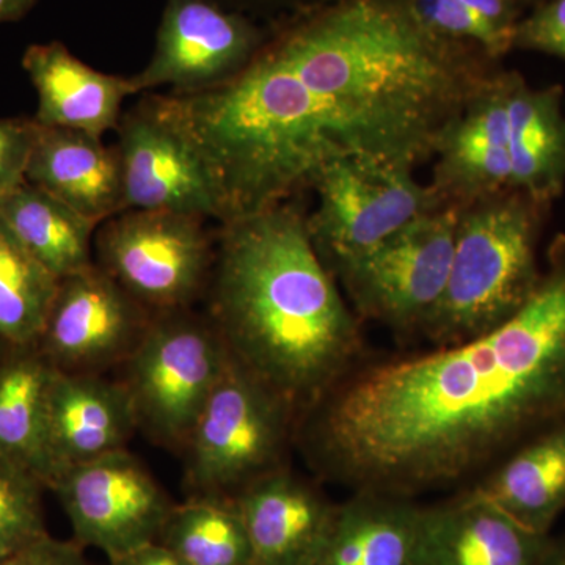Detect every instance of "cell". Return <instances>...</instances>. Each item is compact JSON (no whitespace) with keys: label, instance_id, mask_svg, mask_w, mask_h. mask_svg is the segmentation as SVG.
Returning <instances> with one entry per match:
<instances>
[{"label":"cell","instance_id":"1","mask_svg":"<svg viewBox=\"0 0 565 565\" xmlns=\"http://www.w3.org/2000/svg\"><path fill=\"white\" fill-rule=\"evenodd\" d=\"M565 422V239L511 319L465 343L351 373L297 418L316 473L414 500Z\"/></svg>","mask_w":565,"mask_h":565},{"label":"cell","instance_id":"2","mask_svg":"<svg viewBox=\"0 0 565 565\" xmlns=\"http://www.w3.org/2000/svg\"><path fill=\"white\" fill-rule=\"evenodd\" d=\"M237 363L297 418L344 377L363 349L359 322L308 228L288 203L221 225L206 291Z\"/></svg>","mask_w":565,"mask_h":565},{"label":"cell","instance_id":"3","mask_svg":"<svg viewBox=\"0 0 565 565\" xmlns=\"http://www.w3.org/2000/svg\"><path fill=\"white\" fill-rule=\"evenodd\" d=\"M266 47L310 90L385 137L414 169L433 158L445 126L493 73L478 51L427 32L403 0H340Z\"/></svg>","mask_w":565,"mask_h":565},{"label":"cell","instance_id":"4","mask_svg":"<svg viewBox=\"0 0 565 565\" xmlns=\"http://www.w3.org/2000/svg\"><path fill=\"white\" fill-rule=\"evenodd\" d=\"M202 156L221 204V223L286 203L311 189L344 156L401 163L384 137L297 79L267 50L234 79L193 93L154 95Z\"/></svg>","mask_w":565,"mask_h":565},{"label":"cell","instance_id":"5","mask_svg":"<svg viewBox=\"0 0 565 565\" xmlns=\"http://www.w3.org/2000/svg\"><path fill=\"white\" fill-rule=\"evenodd\" d=\"M541 206L508 191L460 207L455 253L444 296L423 333L437 344H460L511 319L533 297Z\"/></svg>","mask_w":565,"mask_h":565},{"label":"cell","instance_id":"6","mask_svg":"<svg viewBox=\"0 0 565 565\" xmlns=\"http://www.w3.org/2000/svg\"><path fill=\"white\" fill-rule=\"evenodd\" d=\"M296 427L291 405L232 359L181 452L189 498L234 500L288 468Z\"/></svg>","mask_w":565,"mask_h":565},{"label":"cell","instance_id":"7","mask_svg":"<svg viewBox=\"0 0 565 565\" xmlns=\"http://www.w3.org/2000/svg\"><path fill=\"white\" fill-rule=\"evenodd\" d=\"M232 359L206 313L189 308L152 316L117 379L131 401L137 429L181 455Z\"/></svg>","mask_w":565,"mask_h":565},{"label":"cell","instance_id":"8","mask_svg":"<svg viewBox=\"0 0 565 565\" xmlns=\"http://www.w3.org/2000/svg\"><path fill=\"white\" fill-rule=\"evenodd\" d=\"M200 215L122 211L98 226L95 264L152 315L189 310L206 296L215 245Z\"/></svg>","mask_w":565,"mask_h":565},{"label":"cell","instance_id":"9","mask_svg":"<svg viewBox=\"0 0 565 565\" xmlns=\"http://www.w3.org/2000/svg\"><path fill=\"white\" fill-rule=\"evenodd\" d=\"M460 207L419 215L374 248L333 266L356 313L397 332L422 330L444 296Z\"/></svg>","mask_w":565,"mask_h":565},{"label":"cell","instance_id":"10","mask_svg":"<svg viewBox=\"0 0 565 565\" xmlns=\"http://www.w3.org/2000/svg\"><path fill=\"white\" fill-rule=\"evenodd\" d=\"M414 170L371 156H344L323 167L311 184L319 203L308 228L329 270L445 206Z\"/></svg>","mask_w":565,"mask_h":565},{"label":"cell","instance_id":"11","mask_svg":"<svg viewBox=\"0 0 565 565\" xmlns=\"http://www.w3.org/2000/svg\"><path fill=\"white\" fill-rule=\"evenodd\" d=\"M51 490L77 544L102 550L107 559L158 542L174 505L128 449L70 468Z\"/></svg>","mask_w":565,"mask_h":565},{"label":"cell","instance_id":"12","mask_svg":"<svg viewBox=\"0 0 565 565\" xmlns=\"http://www.w3.org/2000/svg\"><path fill=\"white\" fill-rule=\"evenodd\" d=\"M262 32L217 0H167L151 61L131 77L134 93H193L243 73L263 50Z\"/></svg>","mask_w":565,"mask_h":565},{"label":"cell","instance_id":"13","mask_svg":"<svg viewBox=\"0 0 565 565\" xmlns=\"http://www.w3.org/2000/svg\"><path fill=\"white\" fill-rule=\"evenodd\" d=\"M152 316L93 264L58 282L36 349L61 373L106 374L131 355Z\"/></svg>","mask_w":565,"mask_h":565},{"label":"cell","instance_id":"14","mask_svg":"<svg viewBox=\"0 0 565 565\" xmlns=\"http://www.w3.org/2000/svg\"><path fill=\"white\" fill-rule=\"evenodd\" d=\"M118 132L125 211H170L221 223L217 192L202 156L154 95L122 111Z\"/></svg>","mask_w":565,"mask_h":565},{"label":"cell","instance_id":"15","mask_svg":"<svg viewBox=\"0 0 565 565\" xmlns=\"http://www.w3.org/2000/svg\"><path fill=\"white\" fill-rule=\"evenodd\" d=\"M509 79L493 71L435 141L429 185L441 204L465 207L511 189Z\"/></svg>","mask_w":565,"mask_h":565},{"label":"cell","instance_id":"16","mask_svg":"<svg viewBox=\"0 0 565 565\" xmlns=\"http://www.w3.org/2000/svg\"><path fill=\"white\" fill-rule=\"evenodd\" d=\"M550 535L523 526L473 489L419 505L418 565H541Z\"/></svg>","mask_w":565,"mask_h":565},{"label":"cell","instance_id":"17","mask_svg":"<svg viewBox=\"0 0 565 565\" xmlns=\"http://www.w3.org/2000/svg\"><path fill=\"white\" fill-rule=\"evenodd\" d=\"M137 430L131 401L120 382L104 374L54 370L46 407L51 486L70 468L126 449Z\"/></svg>","mask_w":565,"mask_h":565},{"label":"cell","instance_id":"18","mask_svg":"<svg viewBox=\"0 0 565 565\" xmlns=\"http://www.w3.org/2000/svg\"><path fill=\"white\" fill-rule=\"evenodd\" d=\"M252 565H311L321 552L338 504L288 468L259 479L236 498Z\"/></svg>","mask_w":565,"mask_h":565},{"label":"cell","instance_id":"19","mask_svg":"<svg viewBox=\"0 0 565 565\" xmlns=\"http://www.w3.org/2000/svg\"><path fill=\"white\" fill-rule=\"evenodd\" d=\"M39 109L33 120L44 128L73 129L103 139L117 131L122 103L134 93L131 77L92 68L62 41L31 44L22 55Z\"/></svg>","mask_w":565,"mask_h":565},{"label":"cell","instance_id":"20","mask_svg":"<svg viewBox=\"0 0 565 565\" xmlns=\"http://www.w3.org/2000/svg\"><path fill=\"white\" fill-rule=\"evenodd\" d=\"M25 181L96 225L125 211L120 152L90 134L39 125Z\"/></svg>","mask_w":565,"mask_h":565},{"label":"cell","instance_id":"21","mask_svg":"<svg viewBox=\"0 0 565 565\" xmlns=\"http://www.w3.org/2000/svg\"><path fill=\"white\" fill-rule=\"evenodd\" d=\"M508 141L511 189L545 210L565 188V111L557 85L531 87L511 71Z\"/></svg>","mask_w":565,"mask_h":565},{"label":"cell","instance_id":"22","mask_svg":"<svg viewBox=\"0 0 565 565\" xmlns=\"http://www.w3.org/2000/svg\"><path fill=\"white\" fill-rule=\"evenodd\" d=\"M418 512L407 498L353 492L338 504L329 537L311 565H418Z\"/></svg>","mask_w":565,"mask_h":565},{"label":"cell","instance_id":"23","mask_svg":"<svg viewBox=\"0 0 565 565\" xmlns=\"http://www.w3.org/2000/svg\"><path fill=\"white\" fill-rule=\"evenodd\" d=\"M473 490L523 526L548 534L565 509V422L520 446Z\"/></svg>","mask_w":565,"mask_h":565},{"label":"cell","instance_id":"24","mask_svg":"<svg viewBox=\"0 0 565 565\" xmlns=\"http://www.w3.org/2000/svg\"><path fill=\"white\" fill-rule=\"evenodd\" d=\"M0 222L58 280L95 264L99 225L28 181L0 202Z\"/></svg>","mask_w":565,"mask_h":565},{"label":"cell","instance_id":"25","mask_svg":"<svg viewBox=\"0 0 565 565\" xmlns=\"http://www.w3.org/2000/svg\"><path fill=\"white\" fill-rule=\"evenodd\" d=\"M54 367L36 348H9L0 356V455L39 476L50 489L46 407Z\"/></svg>","mask_w":565,"mask_h":565},{"label":"cell","instance_id":"26","mask_svg":"<svg viewBox=\"0 0 565 565\" xmlns=\"http://www.w3.org/2000/svg\"><path fill=\"white\" fill-rule=\"evenodd\" d=\"M158 542L185 565H252L243 516L228 498H188L174 504Z\"/></svg>","mask_w":565,"mask_h":565},{"label":"cell","instance_id":"27","mask_svg":"<svg viewBox=\"0 0 565 565\" xmlns=\"http://www.w3.org/2000/svg\"><path fill=\"white\" fill-rule=\"evenodd\" d=\"M58 280L0 222V340L10 348H36Z\"/></svg>","mask_w":565,"mask_h":565},{"label":"cell","instance_id":"28","mask_svg":"<svg viewBox=\"0 0 565 565\" xmlns=\"http://www.w3.org/2000/svg\"><path fill=\"white\" fill-rule=\"evenodd\" d=\"M43 489L47 487L32 470L0 455V542L10 552L50 535L41 505Z\"/></svg>","mask_w":565,"mask_h":565},{"label":"cell","instance_id":"29","mask_svg":"<svg viewBox=\"0 0 565 565\" xmlns=\"http://www.w3.org/2000/svg\"><path fill=\"white\" fill-rule=\"evenodd\" d=\"M419 24L438 39L473 47L487 58L514 50V41L482 20L462 0H403Z\"/></svg>","mask_w":565,"mask_h":565},{"label":"cell","instance_id":"30","mask_svg":"<svg viewBox=\"0 0 565 565\" xmlns=\"http://www.w3.org/2000/svg\"><path fill=\"white\" fill-rule=\"evenodd\" d=\"M36 132L33 118H0V202L25 181Z\"/></svg>","mask_w":565,"mask_h":565},{"label":"cell","instance_id":"31","mask_svg":"<svg viewBox=\"0 0 565 565\" xmlns=\"http://www.w3.org/2000/svg\"><path fill=\"white\" fill-rule=\"evenodd\" d=\"M514 47L544 52L565 61V0H546L522 18Z\"/></svg>","mask_w":565,"mask_h":565},{"label":"cell","instance_id":"32","mask_svg":"<svg viewBox=\"0 0 565 565\" xmlns=\"http://www.w3.org/2000/svg\"><path fill=\"white\" fill-rule=\"evenodd\" d=\"M0 565H92L84 555V546L76 541L65 542L46 535L10 553Z\"/></svg>","mask_w":565,"mask_h":565},{"label":"cell","instance_id":"33","mask_svg":"<svg viewBox=\"0 0 565 565\" xmlns=\"http://www.w3.org/2000/svg\"><path fill=\"white\" fill-rule=\"evenodd\" d=\"M462 2L515 44L516 28L522 21L520 0H462Z\"/></svg>","mask_w":565,"mask_h":565},{"label":"cell","instance_id":"34","mask_svg":"<svg viewBox=\"0 0 565 565\" xmlns=\"http://www.w3.org/2000/svg\"><path fill=\"white\" fill-rule=\"evenodd\" d=\"M110 565H185L180 557L159 542H152L126 555L111 557Z\"/></svg>","mask_w":565,"mask_h":565},{"label":"cell","instance_id":"35","mask_svg":"<svg viewBox=\"0 0 565 565\" xmlns=\"http://www.w3.org/2000/svg\"><path fill=\"white\" fill-rule=\"evenodd\" d=\"M39 2L40 0H0V24L21 21Z\"/></svg>","mask_w":565,"mask_h":565},{"label":"cell","instance_id":"36","mask_svg":"<svg viewBox=\"0 0 565 565\" xmlns=\"http://www.w3.org/2000/svg\"><path fill=\"white\" fill-rule=\"evenodd\" d=\"M541 565H565V537H550Z\"/></svg>","mask_w":565,"mask_h":565},{"label":"cell","instance_id":"37","mask_svg":"<svg viewBox=\"0 0 565 565\" xmlns=\"http://www.w3.org/2000/svg\"><path fill=\"white\" fill-rule=\"evenodd\" d=\"M217 2L228 7V9L241 11L245 9V7L250 6V3L256 2V0H217Z\"/></svg>","mask_w":565,"mask_h":565},{"label":"cell","instance_id":"38","mask_svg":"<svg viewBox=\"0 0 565 565\" xmlns=\"http://www.w3.org/2000/svg\"><path fill=\"white\" fill-rule=\"evenodd\" d=\"M10 553L13 552H10V550L7 548V546L3 545L2 542H0V563H2V561L6 559V557L9 556Z\"/></svg>","mask_w":565,"mask_h":565},{"label":"cell","instance_id":"39","mask_svg":"<svg viewBox=\"0 0 565 565\" xmlns=\"http://www.w3.org/2000/svg\"><path fill=\"white\" fill-rule=\"evenodd\" d=\"M527 2V3H535V7L541 6V3L546 2V0H520V3Z\"/></svg>","mask_w":565,"mask_h":565},{"label":"cell","instance_id":"40","mask_svg":"<svg viewBox=\"0 0 565 565\" xmlns=\"http://www.w3.org/2000/svg\"><path fill=\"white\" fill-rule=\"evenodd\" d=\"M10 345H7L6 343H3L2 340H0V356L3 355V353H6L7 349H9Z\"/></svg>","mask_w":565,"mask_h":565}]
</instances>
